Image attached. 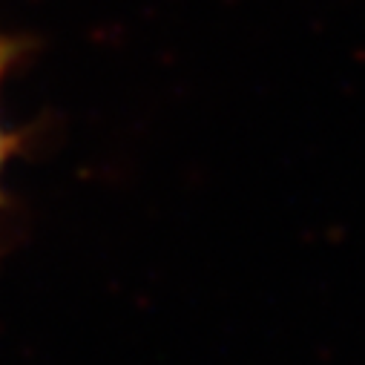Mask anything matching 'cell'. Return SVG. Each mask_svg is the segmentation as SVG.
Listing matches in <instances>:
<instances>
[{
    "label": "cell",
    "instance_id": "2",
    "mask_svg": "<svg viewBox=\"0 0 365 365\" xmlns=\"http://www.w3.org/2000/svg\"><path fill=\"white\" fill-rule=\"evenodd\" d=\"M4 58H6V49H4V43H0V66H4Z\"/></svg>",
    "mask_w": 365,
    "mask_h": 365
},
{
    "label": "cell",
    "instance_id": "1",
    "mask_svg": "<svg viewBox=\"0 0 365 365\" xmlns=\"http://www.w3.org/2000/svg\"><path fill=\"white\" fill-rule=\"evenodd\" d=\"M4 155H6V141H4V133H0V164H4Z\"/></svg>",
    "mask_w": 365,
    "mask_h": 365
}]
</instances>
